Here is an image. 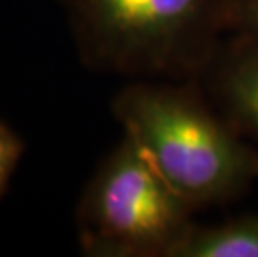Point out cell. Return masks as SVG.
I'll use <instances>...</instances> for the list:
<instances>
[{
    "label": "cell",
    "mask_w": 258,
    "mask_h": 257,
    "mask_svg": "<svg viewBox=\"0 0 258 257\" xmlns=\"http://www.w3.org/2000/svg\"><path fill=\"white\" fill-rule=\"evenodd\" d=\"M85 67L147 80L203 74L222 48L230 0H57Z\"/></svg>",
    "instance_id": "obj_1"
},
{
    "label": "cell",
    "mask_w": 258,
    "mask_h": 257,
    "mask_svg": "<svg viewBox=\"0 0 258 257\" xmlns=\"http://www.w3.org/2000/svg\"><path fill=\"white\" fill-rule=\"evenodd\" d=\"M112 112L195 209L237 197L258 177V154L190 85L135 80L117 94Z\"/></svg>",
    "instance_id": "obj_2"
},
{
    "label": "cell",
    "mask_w": 258,
    "mask_h": 257,
    "mask_svg": "<svg viewBox=\"0 0 258 257\" xmlns=\"http://www.w3.org/2000/svg\"><path fill=\"white\" fill-rule=\"evenodd\" d=\"M197 209L123 135L89 180L77 207L82 252L92 257H173Z\"/></svg>",
    "instance_id": "obj_3"
},
{
    "label": "cell",
    "mask_w": 258,
    "mask_h": 257,
    "mask_svg": "<svg viewBox=\"0 0 258 257\" xmlns=\"http://www.w3.org/2000/svg\"><path fill=\"white\" fill-rule=\"evenodd\" d=\"M208 69L212 92L227 120L237 132L258 140V40L237 35L218 50Z\"/></svg>",
    "instance_id": "obj_4"
},
{
    "label": "cell",
    "mask_w": 258,
    "mask_h": 257,
    "mask_svg": "<svg viewBox=\"0 0 258 257\" xmlns=\"http://www.w3.org/2000/svg\"><path fill=\"white\" fill-rule=\"evenodd\" d=\"M173 257H258V216L194 227Z\"/></svg>",
    "instance_id": "obj_5"
},
{
    "label": "cell",
    "mask_w": 258,
    "mask_h": 257,
    "mask_svg": "<svg viewBox=\"0 0 258 257\" xmlns=\"http://www.w3.org/2000/svg\"><path fill=\"white\" fill-rule=\"evenodd\" d=\"M25 144L7 124L0 122V200L17 169Z\"/></svg>",
    "instance_id": "obj_6"
},
{
    "label": "cell",
    "mask_w": 258,
    "mask_h": 257,
    "mask_svg": "<svg viewBox=\"0 0 258 257\" xmlns=\"http://www.w3.org/2000/svg\"><path fill=\"white\" fill-rule=\"evenodd\" d=\"M228 30L258 40V0H230Z\"/></svg>",
    "instance_id": "obj_7"
}]
</instances>
